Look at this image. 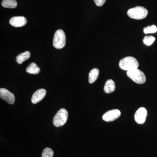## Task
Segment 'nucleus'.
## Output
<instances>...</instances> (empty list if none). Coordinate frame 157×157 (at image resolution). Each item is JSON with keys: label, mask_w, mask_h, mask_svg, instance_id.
Returning <instances> with one entry per match:
<instances>
[{"label": "nucleus", "mask_w": 157, "mask_h": 157, "mask_svg": "<svg viewBox=\"0 0 157 157\" xmlns=\"http://www.w3.org/2000/svg\"><path fill=\"white\" fill-rule=\"evenodd\" d=\"M99 70L97 68L93 69L90 71L89 74V82L91 84L96 81L99 76Z\"/></svg>", "instance_id": "13"}, {"label": "nucleus", "mask_w": 157, "mask_h": 157, "mask_svg": "<svg viewBox=\"0 0 157 157\" xmlns=\"http://www.w3.org/2000/svg\"><path fill=\"white\" fill-rule=\"evenodd\" d=\"M46 91L44 89H40L37 90L32 97L31 101L33 104H36L43 100L46 95Z\"/></svg>", "instance_id": "10"}, {"label": "nucleus", "mask_w": 157, "mask_h": 157, "mask_svg": "<svg viewBox=\"0 0 157 157\" xmlns=\"http://www.w3.org/2000/svg\"><path fill=\"white\" fill-rule=\"evenodd\" d=\"M68 117L67 111L64 108H62L58 111L53 118L54 125L56 127H61L67 122Z\"/></svg>", "instance_id": "4"}, {"label": "nucleus", "mask_w": 157, "mask_h": 157, "mask_svg": "<svg viewBox=\"0 0 157 157\" xmlns=\"http://www.w3.org/2000/svg\"><path fill=\"white\" fill-rule=\"evenodd\" d=\"M121 112L119 109H114L105 113L102 117L103 120L106 122H111L119 117Z\"/></svg>", "instance_id": "6"}, {"label": "nucleus", "mask_w": 157, "mask_h": 157, "mask_svg": "<svg viewBox=\"0 0 157 157\" xmlns=\"http://www.w3.org/2000/svg\"><path fill=\"white\" fill-rule=\"evenodd\" d=\"M66 37L64 31L59 29L56 32L54 36L53 45L55 48L61 49L66 45Z\"/></svg>", "instance_id": "5"}, {"label": "nucleus", "mask_w": 157, "mask_h": 157, "mask_svg": "<svg viewBox=\"0 0 157 157\" xmlns=\"http://www.w3.org/2000/svg\"><path fill=\"white\" fill-rule=\"evenodd\" d=\"M26 71L30 74H37L40 72V69L38 67L36 64L35 63H32L29 65L26 69Z\"/></svg>", "instance_id": "14"}, {"label": "nucleus", "mask_w": 157, "mask_h": 157, "mask_svg": "<svg viewBox=\"0 0 157 157\" xmlns=\"http://www.w3.org/2000/svg\"><path fill=\"white\" fill-rule=\"evenodd\" d=\"M31 56L30 52L25 51L23 53L20 54L16 58V61L17 63L21 64L24 62L28 59Z\"/></svg>", "instance_id": "12"}, {"label": "nucleus", "mask_w": 157, "mask_h": 157, "mask_svg": "<svg viewBox=\"0 0 157 157\" xmlns=\"http://www.w3.org/2000/svg\"><path fill=\"white\" fill-rule=\"evenodd\" d=\"M119 66L122 70L129 71L138 69L139 63L135 58L128 56L121 60Z\"/></svg>", "instance_id": "1"}, {"label": "nucleus", "mask_w": 157, "mask_h": 157, "mask_svg": "<svg viewBox=\"0 0 157 157\" xmlns=\"http://www.w3.org/2000/svg\"><path fill=\"white\" fill-rule=\"evenodd\" d=\"M106 0H94L95 3L98 7H101L104 5Z\"/></svg>", "instance_id": "19"}, {"label": "nucleus", "mask_w": 157, "mask_h": 157, "mask_svg": "<svg viewBox=\"0 0 157 157\" xmlns=\"http://www.w3.org/2000/svg\"><path fill=\"white\" fill-rule=\"evenodd\" d=\"M2 6L4 8L14 9L17 6V2L15 0H3Z\"/></svg>", "instance_id": "15"}, {"label": "nucleus", "mask_w": 157, "mask_h": 157, "mask_svg": "<svg viewBox=\"0 0 157 157\" xmlns=\"http://www.w3.org/2000/svg\"><path fill=\"white\" fill-rule=\"evenodd\" d=\"M155 40V38L153 36H145L143 39V42L145 45L150 46L154 43Z\"/></svg>", "instance_id": "17"}, {"label": "nucleus", "mask_w": 157, "mask_h": 157, "mask_svg": "<svg viewBox=\"0 0 157 157\" xmlns=\"http://www.w3.org/2000/svg\"><path fill=\"white\" fill-rule=\"evenodd\" d=\"M115 84L112 79H108L105 82L104 91L107 94H109L114 91L115 90Z\"/></svg>", "instance_id": "11"}, {"label": "nucleus", "mask_w": 157, "mask_h": 157, "mask_svg": "<svg viewBox=\"0 0 157 157\" xmlns=\"http://www.w3.org/2000/svg\"><path fill=\"white\" fill-rule=\"evenodd\" d=\"M127 75L129 78L138 84H143L146 81L145 74L138 69L127 71Z\"/></svg>", "instance_id": "3"}, {"label": "nucleus", "mask_w": 157, "mask_h": 157, "mask_svg": "<svg viewBox=\"0 0 157 157\" xmlns=\"http://www.w3.org/2000/svg\"><path fill=\"white\" fill-rule=\"evenodd\" d=\"M128 16L136 20H140L145 18L148 14V11L144 7L137 6L129 9L128 11Z\"/></svg>", "instance_id": "2"}, {"label": "nucleus", "mask_w": 157, "mask_h": 157, "mask_svg": "<svg viewBox=\"0 0 157 157\" xmlns=\"http://www.w3.org/2000/svg\"><path fill=\"white\" fill-rule=\"evenodd\" d=\"M9 23L14 27H21L26 24L27 20L23 16H14L11 17Z\"/></svg>", "instance_id": "9"}, {"label": "nucleus", "mask_w": 157, "mask_h": 157, "mask_svg": "<svg viewBox=\"0 0 157 157\" xmlns=\"http://www.w3.org/2000/svg\"><path fill=\"white\" fill-rule=\"evenodd\" d=\"M0 98L10 104H14L15 97L13 94L5 88L0 89Z\"/></svg>", "instance_id": "7"}, {"label": "nucleus", "mask_w": 157, "mask_h": 157, "mask_svg": "<svg viewBox=\"0 0 157 157\" xmlns=\"http://www.w3.org/2000/svg\"><path fill=\"white\" fill-rule=\"evenodd\" d=\"M54 152L49 147H46L42 152V157H53Z\"/></svg>", "instance_id": "18"}, {"label": "nucleus", "mask_w": 157, "mask_h": 157, "mask_svg": "<svg viewBox=\"0 0 157 157\" xmlns=\"http://www.w3.org/2000/svg\"><path fill=\"white\" fill-rule=\"evenodd\" d=\"M147 116V111L144 107H140L139 108L135 114V121L138 124L144 123L146 120Z\"/></svg>", "instance_id": "8"}, {"label": "nucleus", "mask_w": 157, "mask_h": 157, "mask_svg": "<svg viewBox=\"0 0 157 157\" xmlns=\"http://www.w3.org/2000/svg\"><path fill=\"white\" fill-rule=\"evenodd\" d=\"M143 31L144 33L146 34L155 33L157 32V28L155 25L148 26L144 29Z\"/></svg>", "instance_id": "16"}]
</instances>
